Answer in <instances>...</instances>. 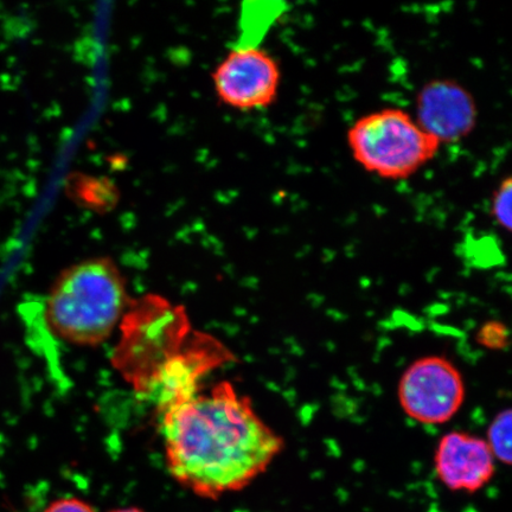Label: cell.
<instances>
[{
    "mask_svg": "<svg viewBox=\"0 0 512 512\" xmlns=\"http://www.w3.org/2000/svg\"><path fill=\"white\" fill-rule=\"evenodd\" d=\"M160 427L170 475L206 499L246 489L286 447L252 400L227 381L165 408Z\"/></svg>",
    "mask_w": 512,
    "mask_h": 512,
    "instance_id": "6da1fadb",
    "label": "cell"
},
{
    "mask_svg": "<svg viewBox=\"0 0 512 512\" xmlns=\"http://www.w3.org/2000/svg\"><path fill=\"white\" fill-rule=\"evenodd\" d=\"M127 305L124 274L111 258L98 256L61 272L49 292L46 317L62 341L96 347L124 320Z\"/></svg>",
    "mask_w": 512,
    "mask_h": 512,
    "instance_id": "7a4b0ae2",
    "label": "cell"
},
{
    "mask_svg": "<svg viewBox=\"0 0 512 512\" xmlns=\"http://www.w3.org/2000/svg\"><path fill=\"white\" fill-rule=\"evenodd\" d=\"M352 158L369 174L402 181L438 155L441 144L401 108H382L363 115L347 133Z\"/></svg>",
    "mask_w": 512,
    "mask_h": 512,
    "instance_id": "3957f363",
    "label": "cell"
},
{
    "mask_svg": "<svg viewBox=\"0 0 512 512\" xmlns=\"http://www.w3.org/2000/svg\"><path fill=\"white\" fill-rule=\"evenodd\" d=\"M398 399L402 412L418 424H448L462 411L466 401L464 376L446 356L420 357L403 371Z\"/></svg>",
    "mask_w": 512,
    "mask_h": 512,
    "instance_id": "277c9868",
    "label": "cell"
},
{
    "mask_svg": "<svg viewBox=\"0 0 512 512\" xmlns=\"http://www.w3.org/2000/svg\"><path fill=\"white\" fill-rule=\"evenodd\" d=\"M211 78L221 104L236 111H260L277 101L281 69L267 50L245 46L230 50Z\"/></svg>",
    "mask_w": 512,
    "mask_h": 512,
    "instance_id": "5b68a950",
    "label": "cell"
},
{
    "mask_svg": "<svg viewBox=\"0 0 512 512\" xmlns=\"http://www.w3.org/2000/svg\"><path fill=\"white\" fill-rule=\"evenodd\" d=\"M416 123L443 146L469 137L478 121L473 95L457 81L426 83L416 95Z\"/></svg>",
    "mask_w": 512,
    "mask_h": 512,
    "instance_id": "8992f818",
    "label": "cell"
},
{
    "mask_svg": "<svg viewBox=\"0 0 512 512\" xmlns=\"http://www.w3.org/2000/svg\"><path fill=\"white\" fill-rule=\"evenodd\" d=\"M435 477L452 492L477 494L497 471V462L484 438L463 431L448 432L435 447Z\"/></svg>",
    "mask_w": 512,
    "mask_h": 512,
    "instance_id": "52a82bcc",
    "label": "cell"
},
{
    "mask_svg": "<svg viewBox=\"0 0 512 512\" xmlns=\"http://www.w3.org/2000/svg\"><path fill=\"white\" fill-rule=\"evenodd\" d=\"M188 349L176 352L151 376L143 392L156 401L160 412L201 392L200 382L217 361L226 362L229 352L220 343L198 337Z\"/></svg>",
    "mask_w": 512,
    "mask_h": 512,
    "instance_id": "ba28073f",
    "label": "cell"
},
{
    "mask_svg": "<svg viewBox=\"0 0 512 512\" xmlns=\"http://www.w3.org/2000/svg\"><path fill=\"white\" fill-rule=\"evenodd\" d=\"M512 411L511 408L503 409L496 414L488 428L485 441L488 443L497 463L510 466L512 463Z\"/></svg>",
    "mask_w": 512,
    "mask_h": 512,
    "instance_id": "9c48e42d",
    "label": "cell"
},
{
    "mask_svg": "<svg viewBox=\"0 0 512 512\" xmlns=\"http://www.w3.org/2000/svg\"><path fill=\"white\" fill-rule=\"evenodd\" d=\"M512 179L510 176L502 179L491 198L492 219L504 230L510 232L512 227L511 215Z\"/></svg>",
    "mask_w": 512,
    "mask_h": 512,
    "instance_id": "30bf717a",
    "label": "cell"
},
{
    "mask_svg": "<svg viewBox=\"0 0 512 512\" xmlns=\"http://www.w3.org/2000/svg\"><path fill=\"white\" fill-rule=\"evenodd\" d=\"M476 342L489 351H504L510 345V331L501 320L491 319L479 326Z\"/></svg>",
    "mask_w": 512,
    "mask_h": 512,
    "instance_id": "8fae6325",
    "label": "cell"
},
{
    "mask_svg": "<svg viewBox=\"0 0 512 512\" xmlns=\"http://www.w3.org/2000/svg\"><path fill=\"white\" fill-rule=\"evenodd\" d=\"M43 512H96V510L82 499L72 497L51 502Z\"/></svg>",
    "mask_w": 512,
    "mask_h": 512,
    "instance_id": "7c38bea8",
    "label": "cell"
},
{
    "mask_svg": "<svg viewBox=\"0 0 512 512\" xmlns=\"http://www.w3.org/2000/svg\"><path fill=\"white\" fill-rule=\"evenodd\" d=\"M111 512H145V511H143L142 509H138V508H123V509L113 510Z\"/></svg>",
    "mask_w": 512,
    "mask_h": 512,
    "instance_id": "4fadbf2b",
    "label": "cell"
}]
</instances>
